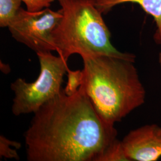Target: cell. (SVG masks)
Here are the masks:
<instances>
[{
  "instance_id": "cell-4",
  "label": "cell",
  "mask_w": 161,
  "mask_h": 161,
  "mask_svg": "<svg viewBox=\"0 0 161 161\" xmlns=\"http://www.w3.org/2000/svg\"><path fill=\"white\" fill-rule=\"evenodd\" d=\"M40 65L38 77L32 82L19 78L11 84L14 93L12 112L16 116L34 114L64 90V75L67 73L68 61L52 52L36 54Z\"/></svg>"
},
{
  "instance_id": "cell-11",
  "label": "cell",
  "mask_w": 161,
  "mask_h": 161,
  "mask_svg": "<svg viewBox=\"0 0 161 161\" xmlns=\"http://www.w3.org/2000/svg\"><path fill=\"white\" fill-rule=\"evenodd\" d=\"M21 147V144L17 142L10 140L3 135L0 136V156L6 159H14L19 160L20 158L17 150Z\"/></svg>"
},
{
  "instance_id": "cell-8",
  "label": "cell",
  "mask_w": 161,
  "mask_h": 161,
  "mask_svg": "<svg viewBox=\"0 0 161 161\" xmlns=\"http://www.w3.org/2000/svg\"><path fill=\"white\" fill-rule=\"evenodd\" d=\"M21 0H0V27L8 28L21 7Z\"/></svg>"
},
{
  "instance_id": "cell-7",
  "label": "cell",
  "mask_w": 161,
  "mask_h": 161,
  "mask_svg": "<svg viewBox=\"0 0 161 161\" xmlns=\"http://www.w3.org/2000/svg\"><path fill=\"white\" fill-rule=\"evenodd\" d=\"M137 4L147 14L153 17L155 23L153 39L161 45V0H96V5L102 13H107L115 6L124 3Z\"/></svg>"
},
{
  "instance_id": "cell-10",
  "label": "cell",
  "mask_w": 161,
  "mask_h": 161,
  "mask_svg": "<svg viewBox=\"0 0 161 161\" xmlns=\"http://www.w3.org/2000/svg\"><path fill=\"white\" fill-rule=\"evenodd\" d=\"M67 77L68 80L64 89V92L67 96H71L74 95L81 86L83 82L84 73L82 70H72L68 69Z\"/></svg>"
},
{
  "instance_id": "cell-1",
  "label": "cell",
  "mask_w": 161,
  "mask_h": 161,
  "mask_svg": "<svg viewBox=\"0 0 161 161\" xmlns=\"http://www.w3.org/2000/svg\"><path fill=\"white\" fill-rule=\"evenodd\" d=\"M115 124L98 114L80 86L68 96L63 90L34 114L25 132L28 161H100L117 139Z\"/></svg>"
},
{
  "instance_id": "cell-12",
  "label": "cell",
  "mask_w": 161,
  "mask_h": 161,
  "mask_svg": "<svg viewBox=\"0 0 161 161\" xmlns=\"http://www.w3.org/2000/svg\"><path fill=\"white\" fill-rule=\"evenodd\" d=\"M29 12H36L50 8L55 0H21Z\"/></svg>"
},
{
  "instance_id": "cell-13",
  "label": "cell",
  "mask_w": 161,
  "mask_h": 161,
  "mask_svg": "<svg viewBox=\"0 0 161 161\" xmlns=\"http://www.w3.org/2000/svg\"><path fill=\"white\" fill-rule=\"evenodd\" d=\"M159 65H160V68H161V53H160L159 54Z\"/></svg>"
},
{
  "instance_id": "cell-6",
  "label": "cell",
  "mask_w": 161,
  "mask_h": 161,
  "mask_svg": "<svg viewBox=\"0 0 161 161\" xmlns=\"http://www.w3.org/2000/svg\"><path fill=\"white\" fill-rule=\"evenodd\" d=\"M129 161H157L161 157V127L147 124L130 131L122 140Z\"/></svg>"
},
{
  "instance_id": "cell-2",
  "label": "cell",
  "mask_w": 161,
  "mask_h": 161,
  "mask_svg": "<svg viewBox=\"0 0 161 161\" xmlns=\"http://www.w3.org/2000/svg\"><path fill=\"white\" fill-rule=\"evenodd\" d=\"M136 56L98 54L82 58L84 88L98 114L115 124L145 102L146 92L134 65Z\"/></svg>"
},
{
  "instance_id": "cell-5",
  "label": "cell",
  "mask_w": 161,
  "mask_h": 161,
  "mask_svg": "<svg viewBox=\"0 0 161 161\" xmlns=\"http://www.w3.org/2000/svg\"><path fill=\"white\" fill-rule=\"evenodd\" d=\"M62 13L47 8L31 12L20 7L8 28L12 37L28 47L36 54L56 51L52 33Z\"/></svg>"
},
{
  "instance_id": "cell-9",
  "label": "cell",
  "mask_w": 161,
  "mask_h": 161,
  "mask_svg": "<svg viewBox=\"0 0 161 161\" xmlns=\"http://www.w3.org/2000/svg\"><path fill=\"white\" fill-rule=\"evenodd\" d=\"M100 161H129L125 155L122 140L117 138L108 147Z\"/></svg>"
},
{
  "instance_id": "cell-3",
  "label": "cell",
  "mask_w": 161,
  "mask_h": 161,
  "mask_svg": "<svg viewBox=\"0 0 161 161\" xmlns=\"http://www.w3.org/2000/svg\"><path fill=\"white\" fill-rule=\"evenodd\" d=\"M62 17L52 37L58 55L68 60L73 54L81 58L98 54L124 56L110 41L111 33L96 5V0H57Z\"/></svg>"
}]
</instances>
